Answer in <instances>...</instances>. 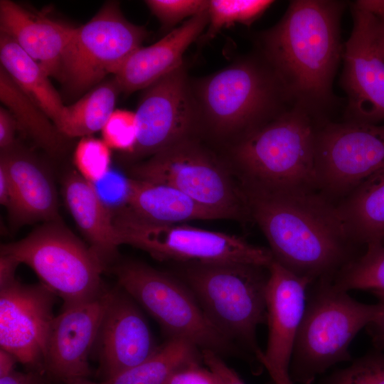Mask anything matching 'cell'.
I'll return each mask as SVG.
<instances>
[{
  "instance_id": "27",
  "label": "cell",
  "mask_w": 384,
  "mask_h": 384,
  "mask_svg": "<svg viewBox=\"0 0 384 384\" xmlns=\"http://www.w3.org/2000/svg\"><path fill=\"white\" fill-rule=\"evenodd\" d=\"M198 348L187 340L171 338L142 363L100 384H166L177 370L197 361Z\"/></svg>"
},
{
  "instance_id": "17",
  "label": "cell",
  "mask_w": 384,
  "mask_h": 384,
  "mask_svg": "<svg viewBox=\"0 0 384 384\" xmlns=\"http://www.w3.org/2000/svg\"><path fill=\"white\" fill-rule=\"evenodd\" d=\"M267 270L268 341L265 351L260 350L255 356L263 366L289 374L294 340L306 306L307 288L313 282L274 260Z\"/></svg>"
},
{
  "instance_id": "3",
  "label": "cell",
  "mask_w": 384,
  "mask_h": 384,
  "mask_svg": "<svg viewBox=\"0 0 384 384\" xmlns=\"http://www.w3.org/2000/svg\"><path fill=\"white\" fill-rule=\"evenodd\" d=\"M199 133L234 143L287 110L275 76L257 55L192 82Z\"/></svg>"
},
{
  "instance_id": "46",
  "label": "cell",
  "mask_w": 384,
  "mask_h": 384,
  "mask_svg": "<svg viewBox=\"0 0 384 384\" xmlns=\"http://www.w3.org/2000/svg\"><path fill=\"white\" fill-rule=\"evenodd\" d=\"M381 1H382L383 4H384V0H381Z\"/></svg>"
},
{
  "instance_id": "1",
  "label": "cell",
  "mask_w": 384,
  "mask_h": 384,
  "mask_svg": "<svg viewBox=\"0 0 384 384\" xmlns=\"http://www.w3.org/2000/svg\"><path fill=\"white\" fill-rule=\"evenodd\" d=\"M240 186L274 260L289 271L313 283L333 280L356 257L336 203L318 190Z\"/></svg>"
},
{
  "instance_id": "38",
  "label": "cell",
  "mask_w": 384,
  "mask_h": 384,
  "mask_svg": "<svg viewBox=\"0 0 384 384\" xmlns=\"http://www.w3.org/2000/svg\"><path fill=\"white\" fill-rule=\"evenodd\" d=\"M18 128L16 122L10 112L0 107V147L1 152L13 149L15 131Z\"/></svg>"
},
{
  "instance_id": "6",
  "label": "cell",
  "mask_w": 384,
  "mask_h": 384,
  "mask_svg": "<svg viewBox=\"0 0 384 384\" xmlns=\"http://www.w3.org/2000/svg\"><path fill=\"white\" fill-rule=\"evenodd\" d=\"M265 267L245 263H185L182 274L205 315L228 340L255 353L256 330L267 322Z\"/></svg>"
},
{
  "instance_id": "26",
  "label": "cell",
  "mask_w": 384,
  "mask_h": 384,
  "mask_svg": "<svg viewBox=\"0 0 384 384\" xmlns=\"http://www.w3.org/2000/svg\"><path fill=\"white\" fill-rule=\"evenodd\" d=\"M0 100L15 119L18 129L50 154L60 152L64 136L1 66Z\"/></svg>"
},
{
  "instance_id": "13",
  "label": "cell",
  "mask_w": 384,
  "mask_h": 384,
  "mask_svg": "<svg viewBox=\"0 0 384 384\" xmlns=\"http://www.w3.org/2000/svg\"><path fill=\"white\" fill-rule=\"evenodd\" d=\"M135 114L138 137L134 156H152L179 141L198 137L196 105L184 63L145 89Z\"/></svg>"
},
{
  "instance_id": "15",
  "label": "cell",
  "mask_w": 384,
  "mask_h": 384,
  "mask_svg": "<svg viewBox=\"0 0 384 384\" xmlns=\"http://www.w3.org/2000/svg\"><path fill=\"white\" fill-rule=\"evenodd\" d=\"M55 294L43 284L14 279L0 287V346L18 362L34 366L43 362L54 319Z\"/></svg>"
},
{
  "instance_id": "29",
  "label": "cell",
  "mask_w": 384,
  "mask_h": 384,
  "mask_svg": "<svg viewBox=\"0 0 384 384\" xmlns=\"http://www.w3.org/2000/svg\"><path fill=\"white\" fill-rule=\"evenodd\" d=\"M365 252L345 265L332 283L338 289L384 291V244L370 243Z\"/></svg>"
},
{
  "instance_id": "34",
  "label": "cell",
  "mask_w": 384,
  "mask_h": 384,
  "mask_svg": "<svg viewBox=\"0 0 384 384\" xmlns=\"http://www.w3.org/2000/svg\"><path fill=\"white\" fill-rule=\"evenodd\" d=\"M144 2L164 30L171 29L182 20L207 11L209 4L208 0H146Z\"/></svg>"
},
{
  "instance_id": "24",
  "label": "cell",
  "mask_w": 384,
  "mask_h": 384,
  "mask_svg": "<svg viewBox=\"0 0 384 384\" xmlns=\"http://www.w3.org/2000/svg\"><path fill=\"white\" fill-rule=\"evenodd\" d=\"M336 206L356 245L384 243V169L361 182Z\"/></svg>"
},
{
  "instance_id": "28",
  "label": "cell",
  "mask_w": 384,
  "mask_h": 384,
  "mask_svg": "<svg viewBox=\"0 0 384 384\" xmlns=\"http://www.w3.org/2000/svg\"><path fill=\"white\" fill-rule=\"evenodd\" d=\"M121 92L114 78L98 85L74 104L66 106L59 132L67 137H85L102 130L114 111Z\"/></svg>"
},
{
  "instance_id": "18",
  "label": "cell",
  "mask_w": 384,
  "mask_h": 384,
  "mask_svg": "<svg viewBox=\"0 0 384 384\" xmlns=\"http://www.w3.org/2000/svg\"><path fill=\"white\" fill-rule=\"evenodd\" d=\"M97 341L105 379L142 363L159 348L137 303L122 288L110 290Z\"/></svg>"
},
{
  "instance_id": "45",
  "label": "cell",
  "mask_w": 384,
  "mask_h": 384,
  "mask_svg": "<svg viewBox=\"0 0 384 384\" xmlns=\"http://www.w3.org/2000/svg\"><path fill=\"white\" fill-rule=\"evenodd\" d=\"M264 366L268 371L274 384H294L288 373L280 372L267 365H265Z\"/></svg>"
},
{
  "instance_id": "36",
  "label": "cell",
  "mask_w": 384,
  "mask_h": 384,
  "mask_svg": "<svg viewBox=\"0 0 384 384\" xmlns=\"http://www.w3.org/2000/svg\"><path fill=\"white\" fill-rule=\"evenodd\" d=\"M166 384H221V383L210 369L201 368L197 362H193L174 372Z\"/></svg>"
},
{
  "instance_id": "37",
  "label": "cell",
  "mask_w": 384,
  "mask_h": 384,
  "mask_svg": "<svg viewBox=\"0 0 384 384\" xmlns=\"http://www.w3.org/2000/svg\"><path fill=\"white\" fill-rule=\"evenodd\" d=\"M202 358L209 369L219 378L221 384H245L239 375L218 356L208 349H203Z\"/></svg>"
},
{
  "instance_id": "12",
  "label": "cell",
  "mask_w": 384,
  "mask_h": 384,
  "mask_svg": "<svg viewBox=\"0 0 384 384\" xmlns=\"http://www.w3.org/2000/svg\"><path fill=\"white\" fill-rule=\"evenodd\" d=\"M384 169V122H328L318 127L317 190L337 203L364 180Z\"/></svg>"
},
{
  "instance_id": "14",
  "label": "cell",
  "mask_w": 384,
  "mask_h": 384,
  "mask_svg": "<svg viewBox=\"0 0 384 384\" xmlns=\"http://www.w3.org/2000/svg\"><path fill=\"white\" fill-rule=\"evenodd\" d=\"M353 28L343 46L341 85L348 121L384 122V59L376 41L375 16L360 1L353 4Z\"/></svg>"
},
{
  "instance_id": "40",
  "label": "cell",
  "mask_w": 384,
  "mask_h": 384,
  "mask_svg": "<svg viewBox=\"0 0 384 384\" xmlns=\"http://www.w3.org/2000/svg\"><path fill=\"white\" fill-rule=\"evenodd\" d=\"M373 293L378 299V311L375 319L367 327L375 344L384 348V291Z\"/></svg>"
},
{
  "instance_id": "11",
  "label": "cell",
  "mask_w": 384,
  "mask_h": 384,
  "mask_svg": "<svg viewBox=\"0 0 384 384\" xmlns=\"http://www.w3.org/2000/svg\"><path fill=\"white\" fill-rule=\"evenodd\" d=\"M146 36L144 27L124 18L117 2H107L89 21L74 27L59 79L70 90L82 92L106 75H114Z\"/></svg>"
},
{
  "instance_id": "19",
  "label": "cell",
  "mask_w": 384,
  "mask_h": 384,
  "mask_svg": "<svg viewBox=\"0 0 384 384\" xmlns=\"http://www.w3.org/2000/svg\"><path fill=\"white\" fill-rule=\"evenodd\" d=\"M208 24V10L188 18L156 43L136 50L114 75L122 92L146 89L183 64V55Z\"/></svg>"
},
{
  "instance_id": "25",
  "label": "cell",
  "mask_w": 384,
  "mask_h": 384,
  "mask_svg": "<svg viewBox=\"0 0 384 384\" xmlns=\"http://www.w3.org/2000/svg\"><path fill=\"white\" fill-rule=\"evenodd\" d=\"M0 62L1 67L58 129L65 115L66 106L50 83L49 75L10 36L1 31Z\"/></svg>"
},
{
  "instance_id": "43",
  "label": "cell",
  "mask_w": 384,
  "mask_h": 384,
  "mask_svg": "<svg viewBox=\"0 0 384 384\" xmlns=\"http://www.w3.org/2000/svg\"><path fill=\"white\" fill-rule=\"evenodd\" d=\"M12 201V189L9 178L4 170L0 166V203L9 209Z\"/></svg>"
},
{
  "instance_id": "31",
  "label": "cell",
  "mask_w": 384,
  "mask_h": 384,
  "mask_svg": "<svg viewBox=\"0 0 384 384\" xmlns=\"http://www.w3.org/2000/svg\"><path fill=\"white\" fill-rule=\"evenodd\" d=\"M73 160L78 172L91 183L102 178L112 169L110 148L102 139L90 136L79 141Z\"/></svg>"
},
{
  "instance_id": "7",
  "label": "cell",
  "mask_w": 384,
  "mask_h": 384,
  "mask_svg": "<svg viewBox=\"0 0 384 384\" xmlns=\"http://www.w3.org/2000/svg\"><path fill=\"white\" fill-rule=\"evenodd\" d=\"M133 178L172 186L222 219H251L240 184L227 165L198 137L183 139L130 169Z\"/></svg>"
},
{
  "instance_id": "42",
  "label": "cell",
  "mask_w": 384,
  "mask_h": 384,
  "mask_svg": "<svg viewBox=\"0 0 384 384\" xmlns=\"http://www.w3.org/2000/svg\"><path fill=\"white\" fill-rule=\"evenodd\" d=\"M0 384H42V382L36 374L14 370L0 378Z\"/></svg>"
},
{
  "instance_id": "9",
  "label": "cell",
  "mask_w": 384,
  "mask_h": 384,
  "mask_svg": "<svg viewBox=\"0 0 384 384\" xmlns=\"http://www.w3.org/2000/svg\"><path fill=\"white\" fill-rule=\"evenodd\" d=\"M1 255L30 267L64 304L93 299L105 290V265L62 221L44 223L26 238L1 245Z\"/></svg>"
},
{
  "instance_id": "32",
  "label": "cell",
  "mask_w": 384,
  "mask_h": 384,
  "mask_svg": "<svg viewBox=\"0 0 384 384\" xmlns=\"http://www.w3.org/2000/svg\"><path fill=\"white\" fill-rule=\"evenodd\" d=\"M321 384H384V354L366 355L331 374Z\"/></svg>"
},
{
  "instance_id": "21",
  "label": "cell",
  "mask_w": 384,
  "mask_h": 384,
  "mask_svg": "<svg viewBox=\"0 0 384 384\" xmlns=\"http://www.w3.org/2000/svg\"><path fill=\"white\" fill-rule=\"evenodd\" d=\"M73 29L14 1H0V31L10 36L49 76L60 78Z\"/></svg>"
},
{
  "instance_id": "8",
  "label": "cell",
  "mask_w": 384,
  "mask_h": 384,
  "mask_svg": "<svg viewBox=\"0 0 384 384\" xmlns=\"http://www.w3.org/2000/svg\"><path fill=\"white\" fill-rule=\"evenodd\" d=\"M113 220L121 245L142 250L161 261L235 262L268 267L274 260L270 249L239 236L183 223L150 221L128 208L114 213Z\"/></svg>"
},
{
  "instance_id": "35",
  "label": "cell",
  "mask_w": 384,
  "mask_h": 384,
  "mask_svg": "<svg viewBox=\"0 0 384 384\" xmlns=\"http://www.w3.org/2000/svg\"><path fill=\"white\" fill-rule=\"evenodd\" d=\"M91 184L100 201L112 214L127 207L131 194V178L111 169L102 178Z\"/></svg>"
},
{
  "instance_id": "5",
  "label": "cell",
  "mask_w": 384,
  "mask_h": 384,
  "mask_svg": "<svg viewBox=\"0 0 384 384\" xmlns=\"http://www.w3.org/2000/svg\"><path fill=\"white\" fill-rule=\"evenodd\" d=\"M315 282L294 343L289 368L293 383L311 384L332 366L350 361L351 342L378 311L377 304L356 301L331 279Z\"/></svg>"
},
{
  "instance_id": "33",
  "label": "cell",
  "mask_w": 384,
  "mask_h": 384,
  "mask_svg": "<svg viewBox=\"0 0 384 384\" xmlns=\"http://www.w3.org/2000/svg\"><path fill=\"white\" fill-rule=\"evenodd\" d=\"M101 131L102 140L110 149L132 154L138 137L135 112L114 110Z\"/></svg>"
},
{
  "instance_id": "10",
  "label": "cell",
  "mask_w": 384,
  "mask_h": 384,
  "mask_svg": "<svg viewBox=\"0 0 384 384\" xmlns=\"http://www.w3.org/2000/svg\"><path fill=\"white\" fill-rule=\"evenodd\" d=\"M120 287L161 326L169 338L187 340L217 353L230 341L210 322L186 284L147 265L126 261L113 267Z\"/></svg>"
},
{
  "instance_id": "41",
  "label": "cell",
  "mask_w": 384,
  "mask_h": 384,
  "mask_svg": "<svg viewBox=\"0 0 384 384\" xmlns=\"http://www.w3.org/2000/svg\"><path fill=\"white\" fill-rule=\"evenodd\" d=\"M19 263L9 256L1 255L0 287L16 279L15 272Z\"/></svg>"
},
{
  "instance_id": "22",
  "label": "cell",
  "mask_w": 384,
  "mask_h": 384,
  "mask_svg": "<svg viewBox=\"0 0 384 384\" xmlns=\"http://www.w3.org/2000/svg\"><path fill=\"white\" fill-rule=\"evenodd\" d=\"M65 204L89 246L106 266L117 257L121 245L112 213L102 203L92 184L78 171L63 179Z\"/></svg>"
},
{
  "instance_id": "23",
  "label": "cell",
  "mask_w": 384,
  "mask_h": 384,
  "mask_svg": "<svg viewBox=\"0 0 384 384\" xmlns=\"http://www.w3.org/2000/svg\"><path fill=\"white\" fill-rule=\"evenodd\" d=\"M131 178V194L127 208L142 218L168 224L222 219L217 213L172 186Z\"/></svg>"
},
{
  "instance_id": "4",
  "label": "cell",
  "mask_w": 384,
  "mask_h": 384,
  "mask_svg": "<svg viewBox=\"0 0 384 384\" xmlns=\"http://www.w3.org/2000/svg\"><path fill=\"white\" fill-rule=\"evenodd\" d=\"M316 118L292 105L230 146L240 184L265 190H317Z\"/></svg>"
},
{
  "instance_id": "44",
  "label": "cell",
  "mask_w": 384,
  "mask_h": 384,
  "mask_svg": "<svg viewBox=\"0 0 384 384\" xmlns=\"http://www.w3.org/2000/svg\"><path fill=\"white\" fill-rule=\"evenodd\" d=\"M16 358L10 353L0 351V378L6 376L15 370Z\"/></svg>"
},
{
  "instance_id": "2",
  "label": "cell",
  "mask_w": 384,
  "mask_h": 384,
  "mask_svg": "<svg viewBox=\"0 0 384 384\" xmlns=\"http://www.w3.org/2000/svg\"><path fill=\"white\" fill-rule=\"evenodd\" d=\"M343 8L337 1H292L281 20L257 37L258 56L288 102L316 118L334 100L332 85L343 49Z\"/></svg>"
},
{
  "instance_id": "39",
  "label": "cell",
  "mask_w": 384,
  "mask_h": 384,
  "mask_svg": "<svg viewBox=\"0 0 384 384\" xmlns=\"http://www.w3.org/2000/svg\"><path fill=\"white\" fill-rule=\"evenodd\" d=\"M360 2L370 9L375 16L377 45L384 59V4L381 0H362Z\"/></svg>"
},
{
  "instance_id": "20",
  "label": "cell",
  "mask_w": 384,
  "mask_h": 384,
  "mask_svg": "<svg viewBox=\"0 0 384 384\" xmlns=\"http://www.w3.org/2000/svg\"><path fill=\"white\" fill-rule=\"evenodd\" d=\"M0 166L11 186L12 201L8 212L14 225L61 221L55 186L40 162L12 149L1 152Z\"/></svg>"
},
{
  "instance_id": "30",
  "label": "cell",
  "mask_w": 384,
  "mask_h": 384,
  "mask_svg": "<svg viewBox=\"0 0 384 384\" xmlns=\"http://www.w3.org/2000/svg\"><path fill=\"white\" fill-rule=\"evenodd\" d=\"M266 0H210L208 28L201 37L208 41L223 28L235 23L250 25L272 4Z\"/></svg>"
},
{
  "instance_id": "16",
  "label": "cell",
  "mask_w": 384,
  "mask_h": 384,
  "mask_svg": "<svg viewBox=\"0 0 384 384\" xmlns=\"http://www.w3.org/2000/svg\"><path fill=\"white\" fill-rule=\"evenodd\" d=\"M110 290L97 297L70 304L52 322L43 363L55 377L77 383L90 373L88 358L97 341L109 300Z\"/></svg>"
},
{
  "instance_id": "47",
  "label": "cell",
  "mask_w": 384,
  "mask_h": 384,
  "mask_svg": "<svg viewBox=\"0 0 384 384\" xmlns=\"http://www.w3.org/2000/svg\"><path fill=\"white\" fill-rule=\"evenodd\" d=\"M384 244V243H383Z\"/></svg>"
}]
</instances>
